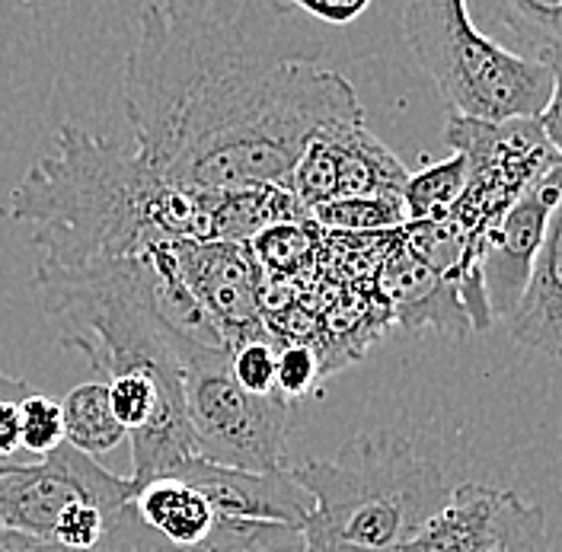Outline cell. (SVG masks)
I'll return each instance as SVG.
<instances>
[{"label":"cell","instance_id":"18","mask_svg":"<svg viewBox=\"0 0 562 552\" xmlns=\"http://www.w3.org/2000/svg\"><path fill=\"white\" fill-rule=\"evenodd\" d=\"M30 396L26 380L10 378L0 371V473H10L16 466H23V460H16L20 450V403Z\"/></svg>","mask_w":562,"mask_h":552},{"label":"cell","instance_id":"13","mask_svg":"<svg viewBox=\"0 0 562 552\" xmlns=\"http://www.w3.org/2000/svg\"><path fill=\"white\" fill-rule=\"evenodd\" d=\"M505 33L512 35V48L518 58L560 70L562 52V3L560 0H508L495 7Z\"/></svg>","mask_w":562,"mask_h":552},{"label":"cell","instance_id":"14","mask_svg":"<svg viewBox=\"0 0 562 552\" xmlns=\"http://www.w3.org/2000/svg\"><path fill=\"white\" fill-rule=\"evenodd\" d=\"M467 179H470V164L463 154L448 157L445 164L425 167L422 173L406 176V185L400 195L406 207V224L448 217L467 189Z\"/></svg>","mask_w":562,"mask_h":552},{"label":"cell","instance_id":"16","mask_svg":"<svg viewBox=\"0 0 562 552\" xmlns=\"http://www.w3.org/2000/svg\"><path fill=\"white\" fill-rule=\"evenodd\" d=\"M65 444V425H61V406L48 396L30 393L20 403V450L33 457H48Z\"/></svg>","mask_w":562,"mask_h":552},{"label":"cell","instance_id":"11","mask_svg":"<svg viewBox=\"0 0 562 552\" xmlns=\"http://www.w3.org/2000/svg\"><path fill=\"white\" fill-rule=\"evenodd\" d=\"M384 291L409 326H438L451 336H457V329H470L454 281L422 266L406 246L396 249L386 262Z\"/></svg>","mask_w":562,"mask_h":552},{"label":"cell","instance_id":"3","mask_svg":"<svg viewBox=\"0 0 562 552\" xmlns=\"http://www.w3.org/2000/svg\"><path fill=\"white\" fill-rule=\"evenodd\" d=\"M288 473L314 502L304 552H400L454 488L400 435L351 438L336 460H304Z\"/></svg>","mask_w":562,"mask_h":552},{"label":"cell","instance_id":"10","mask_svg":"<svg viewBox=\"0 0 562 552\" xmlns=\"http://www.w3.org/2000/svg\"><path fill=\"white\" fill-rule=\"evenodd\" d=\"M560 217L550 224L518 304L505 316L508 336L547 358L562 351V281H560Z\"/></svg>","mask_w":562,"mask_h":552},{"label":"cell","instance_id":"21","mask_svg":"<svg viewBox=\"0 0 562 552\" xmlns=\"http://www.w3.org/2000/svg\"><path fill=\"white\" fill-rule=\"evenodd\" d=\"M0 552H61L58 547L45 543V540H35L26 533H16V530H3L0 527Z\"/></svg>","mask_w":562,"mask_h":552},{"label":"cell","instance_id":"7","mask_svg":"<svg viewBox=\"0 0 562 552\" xmlns=\"http://www.w3.org/2000/svg\"><path fill=\"white\" fill-rule=\"evenodd\" d=\"M400 552H550L547 518L521 495L463 483Z\"/></svg>","mask_w":562,"mask_h":552},{"label":"cell","instance_id":"2","mask_svg":"<svg viewBox=\"0 0 562 552\" xmlns=\"http://www.w3.org/2000/svg\"><path fill=\"white\" fill-rule=\"evenodd\" d=\"M7 214L33 224L48 266H93L144 256L160 243L211 240V195L164 182L115 140L65 125L55 154L35 160Z\"/></svg>","mask_w":562,"mask_h":552},{"label":"cell","instance_id":"5","mask_svg":"<svg viewBox=\"0 0 562 552\" xmlns=\"http://www.w3.org/2000/svg\"><path fill=\"white\" fill-rule=\"evenodd\" d=\"M182 399L199 457L244 473H279L291 403L252 396L231 378V351L214 348L182 368Z\"/></svg>","mask_w":562,"mask_h":552},{"label":"cell","instance_id":"17","mask_svg":"<svg viewBox=\"0 0 562 552\" xmlns=\"http://www.w3.org/2000/svg\"><path fill=\"white\" fill-rule=\"evenodd\" d=\"M276 358L279 348L269 339H252L231 348V378L252 396H276Z\"/></svg>","mask_w":562,"mask_h":552},{"label":"cell","instance_id":"15","mask_svg":"<svg viewBox=\"0 0 562 552\" xmlns=\"http://www.w3.org/2000/svg\"><path fill=\"white\" fill-rule=\"evenodd\" d=\"M319 227L346 234H381L406 227V207L400 195H368V199H336L311 207Z\"/></svg>","mask_w":562,"mask_h":552},{"label":"cell","instance_id":"1","mask_svg":"<svg viewBox=\"0 0 562 552\" xmlns=\"http://www.w3.org/2000/svg\"><path fill=\"white\" fill-rule=\"evenodd\" d=\"M281 0H157L125 58L138 160L189 192L288 185L304 147L364 122L349 80Z\"/></svg>","mask_w":562,"mask_h":552},{"label":"cell","instance_id":"4","mask_svg":"<svg viewBox=\"0 0 562 552\" xmlns=\"http://www.w3.org/2000/svg\"><path fill=\"white\" fill-rule=\"evenodd\" d=\"M403 38L454 119L480 125L537 122L560 100V70L508 52L473 23L463 0L406 3Z\"/></svg>","mask_w":562,"mask_h":552},{"label":"cell","instance_id":"19","mask_svg":"<svg viewBox=\"0 0 562 552\" xmlns=\"http://www.w3.org/2000/svg\"><path fill=\"white\" fill-rule=\"evenodd\" d=\"M319 378V361L307 346H288L281 348L276 358V393L281 399L294 403L304 399L314 390Z\"/></svg>","mask_w":562,"mask_h":552},{"label":"cell","instance_id":"20","mask_svg":"<svg viewBox=\"0 0 562 552\" xmlns=\"http://www.w3.org/2000/svg\"><path fill=\"white\" fill-rule=\"evenodd\" d=\"M294 7L301 10V16L316 20L323 26H349L358 16H364L371 10L368 0H346V3H323V0H294Z\"/></svg>","mask_w":562,"mask_h":552},{"label":"cell","instance_id":"9","mask_svg":"<svg viewBox=\"0 0 562 552\" xmlns=\"http://www.w3.org/2000/svg\"><path fill=\"white\" fill-rule=\"evenodd\" d=\"M560 217V167L530 182L480 249V284L492 316H508L525 291L540 243Z\"/></svg>","mask_w":562,"mask_h":552},{"label":"cell","instance_id":"6","mask_svg":"<svg viewBox=\"0 0 562 552\" xmlns=\"http://www.w3.org/2000/svg\"><path fill=\"white\" fill-rule=\"evenodd\" d=\"M128 498V480L61 444L45 460L0 473V527L48 543L55 523L74 508H125Z\"/></svg>","mask_w":562,"mask_h":552},{"label":"cell","instance_id":"12","mask_svg":"<svg viewBox=\"0 0 562 552\" xmlns=\"http://www.w3.org/2000/svg\"><path fill=\"white\" fill-rule=\"evenodd\" d=\"M61 406V425H65V444L77 453L100 460L103 453L115 450L125 441L122 425L109 409V393L103 380H90L74 386Z\"/></svg>","mask_w":562,"mask_h":552},{"label":"cell","instance_id":"8","mask_svg":"<svg viewBox=\"0 0 562 552\" xmlns=\"http://www.w3.org/2000/svg\"><path fill=\"white\" fill-rule=\"evenodd\" d=\"M170 259L182 284L214 319L227 346L237 348L252 339H266L259 319L256 262L246 243H167Z\"/></svg>","mask_w":562,"mask_h":552}]
</instances>
